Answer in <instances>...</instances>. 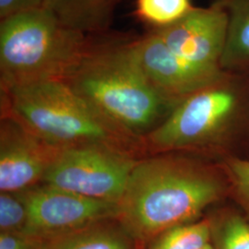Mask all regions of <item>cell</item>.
<instances>
[{
    "label": "cell",
    "mask_w": 249,
    "mask_h": 249,
    "mask_svg": "<svg viewBox=\"0 0 249 249\" xmlns=\"http://www.w3.org/2000/svg\"><path fill=\"white\" fill-rule=\"evenodd\" d=\"M163 154L139 160L118 202L116 220L142 249L170 228L196 222L225 193L213 170Z\"/></svg>",
    "instance_id": "6da1fadb"
},
{
    "label": "cell",
    "mask_w": 249,
    "mask_h": 249,
    "mask_svg": "<svg viewBox=\"0 0 249 249\" xmlns=\"http://www.w3.org/2000/svg\"><path fill=\"white\" fill-rule=\"evenodd\" d=\"M64 81L119 131L143 146L165 111L178 105L148 79L132 43L91 45Z\"/></svg>",
    "instance_id": "7a4b0ae2"
},
{
    "label": "cell",
    "mask_w": 249,
    "mask_h": 249,
    "mask_svg": "<svg viewBox=\"0 0 249 249\" xmlns=\"http://www.w3.org/2000/svg\"><path fill=\"white\" fill-rule=\"evenodd\" d=\"M2 114L9 115L58 149L105 144L140 155L138 142L119 131L64 80L1 87Z\"/></svg>",
    "instance_id": "3957f363"
},
{
    "label": "cell",
    "mask_w": 249,
    "mask_h": 249,
    "mask_svg": "<svg viewBox=\"0 0 249 249\" xmlns=\"http://www.w3.org/2000/svg\"><path fill=\"white\" fill-rule=\"evenodd\" d=\"M91 45L43 7L1 19V87L66 80Z\"/></svg>",
    "instance_id": "277c9868"
},
{
    "label": "cell",
    "mask_w": 249,
    "mask_h": 249,
    "mask_svg": "<svg viewBox=\"0 0 249 249\" xmlns=\"http://www.w3.org/2000/svg\"><path fill=\"white\" fill-rule=\"evenodd\" d=\"M140 159L133 152L105 144L64 148L47 170L43 184L118 204Z\"/></svg>",
    "instance_id": "5b68a950"
},
{
    "label": "cell",
    "mask_w": 249,
    "mask_h": 249,
    "mask_svg": "<svg viewBox=\"0 0 249 249\" xmlns=\"http://www.w3.org/2000/svg\"><path fill=\"white\" fill-rule=\"evenodd\" d=\"M235 106L234 94L221 86L194 93L182 100L145 137L144 150L163 154L211 145L223 133Z\"/></svg>",
    "instance_id": "8992f818"
},
{
    "label": "cell",
    "mask_w": 249,
    "mask_h": 249,
    "mask_svg": "<svg viewBox=\"0 0 249 249\" xmlns=\"http://www.w3.org/2000/svg\"><path fill=\"white\" fill-rule=\"evenodd\" d=\"M27 207L23 234L43 239L90 223L116 219L118 204L41 184L19 193Z\"/></svg>",
    "instance_id": "52a82bcc"
},
{
    "label": "cell",
    "mask_w": 249,
    "mask_h": 249,
    "mask_svg": "<svg viewBox=\"0 0 249 249\" xmlns=\"http://www.w3.org/2000/svg\"><path fill=\"white\" fill-rule=\"evenodd\" d=\"M132 46L153 86L176 104L200 90L221 86L225 79L222 69L189 61L172 51L154 32Z\"/></svg>",
    "instance_id": "ba28073f"
},
{
    "label": "cell",
    "mask_w": 249,
    "mask_h": 249,
    "mask_svg": "<svg viewBox=\"0 0 249 249\" xmlns=\"http://www.w3.org/2000/svg\"><path fill=\"white\" fill-rule=\"evenodd\" d=\"M60 149L45 142L9 115L0 125V191L21 193L43 184Z\"/></svg>",
    "instance_id": "9c48e42d"
},
{
    "label": "cell",
    "mask_w": 249,
    "mask_h": 249,
    "mask_svg": "<svg viewBox=\"0 0 249 249\" xmlns=\"http://www.w3.org/2000/svg\"><path fill=\"white\" fill-rule=\"evenodd\" d=\"M228 31V12L223 3L192 9L178 22L154 33L172 51L209 68H220Z\"/></svg>",
    "instance_id": "30bf717a"
},
{
    "label": "cell",
    "mask_w": 249,
    "mask_h": 249,
    "mask_svg": "<svg viewBox=\"0 0 249 249\" xmlns=\"http://www.w3.org/2000/svg\"><path fill=\"white\" fill-rule=\"evenodd\" d=\"M39 249H142L116 219L40 239Z\"/></svg>",
    "instance_id": "8fae6325"
},
{
    "label": "cell",
    "mask_w": 249,
    "mask_h": 249,
    "mask_svg": "<svg viewBox=\"0 0 249 249\" xmlns=\"http://www.w3.org/2000/svg\"><path fill=\"white\" fill-rule=\"evenodd\" d=\"M119 0H43L63 24L86 35L106 30Z\"/></svg>",
    "instance_id": "7c38bea8"
},
{
    "label": "cell",
    "mask_w": 249,
    "mask_h": 249,
    "mask_svg": "<svg viewBox=\"0 0 249 249\" xmlns=\"http://www.w3.org/2000/svg\"><path fill=\"white\" fill-rule=\"evenodd\" d=\"M228 31L221 59L226 68L249 61V0H227Z\"/></svg>",
    "instance_id": "4fadbf2b"
},
{
    "label": "cell",
    "mask_w": 249,
    "mask_h": 249,
    "mask_svg": "<svg viewBox=\"0 0 249 249\" xmlns=\"http://www.w3.org/2000/svg\"><path fill=\"white\" fill-rule=\"evenodd\" d=\"M212 221L205 219L170 228L142 249H201L211 244Z\"/></svg>",
    "instance_id": "5bb4252c"
},
{
    "label": "cell",
    "mask_w": 249,
    "mask_h": 249,
    "mask_svg": "<svg viewBox=\"0 0 249 249\" xmlns=\"http://www.w3.org/2000/svg\"><path fill=\"white\" fill-rule=\"evenodd\" d=\"M137 16L158 29L170 26L194 9L191 0H138Z\"/></svg>",
    "instance_id": "9a60e30c"
},
{
    "label": "cell",
    "mask_w": 249,
    "mask_h": 249,
    "mask_svg": "<svg viewBox=\"0 0 249 249\" xmlns=\"http://www.w3.org/2000/svg\"><path fill=\"white\" fill-rule=\"evenodd\" d=\"M212 221L215 249H249V223L238 214H226Z\"/></svg>",
    "instance_id": "2e32d148"
},
{
    "label": "cell",
    "mask_w": 249,
    "mask_h": 249,
    "mask_svg": "<svg viewBox=\"0 0 249 249\" xmlns=\"http://www.w3.org/2000/svg\"><path fill=\"white\" fill-rule=\"evenodd\" d=\"M28 212L19 193H0V232L24 233Z\"/></svg>",
    "instance_id": "e0dca14e"
},
{
    "label": "cell",
    "mask_w": 249,
    "mask_h": 249,
    "mask_svg": "<svg viewBox=\"0 0 249 249\" xmlns=\"http://www.w3.org/2000/svg\"><path fill=\"white\" fill-rule=\"evenodd\" d=\"M223 168L234 196L249 215V160L230 157Z\"/></svg>",
    "instance_id": "ac0fdd59"
},
{
    "label": "cell",
    "mask_w": 249,
    "mask_h": 249,
    "mask_svg": "<svg viewBox=\"0 0 249 249\" xmlns=\"http://www.w3.org/2000/svg\"><path fill=\"white\" fill-rule=\"evenodd\" d=\"M40 239L23 233L0 232V249H39Z\"/></svg>",
    "instance_id": "d6986e66"
},
{
    "label": "cell",
    "mask_w": 249,
    "mask_h": 249,
    "mask_svg": "<svg viewBox=\"0 0 249 249\" xmlns=\"http://www.w3.org/2000/svg\"><path fill=\"white\" fill-rule=\"evenodd\" d=\"M43 0H0V17L7 18L18 12L42 7Z\"/></svg>",
    "instance_id": "ffe728a7"
},
{
    "label": "cell",
    "mask_w": 249,
    "mask_h": 249,
    "mask_svg": "<svg viewBox=\"0 0 249 249\" xmlns=\"http://www.w3.org/2000/svg\"><path fill=\"white\" fill-rule=\"evenodd\" d=\"M201 249H214L213 245L211 243V244H209V245H207V246H205L204 248H202Z\"/></svg>",
    "instance_id": "44dd1931"
}]
</instances>
